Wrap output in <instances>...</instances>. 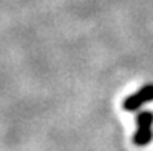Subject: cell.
I'll return each instance as SVG.
<instances>
[{
    "label": "cell",
    "instance_id": "6da1fadb",
    "mask_svg": "<svg viewBox=\"0 0 153 151\" xmlns=\"http://www.w3.org/2000/svg\"><path fill=\"white\" fill-rule=\"evenodd\" d=\"M136 133L133 134V142L138 147L149 145L153 139V113L141 111L136 114Z\"/></svg>",
    "mask_w": 153,
    "mask_h": 151
},
{
    "label": "cell",
    "instance_id": "7a4b0ae2",
    "mask_svg": "<svg viewBox=\"0 0 153 151\" xmlns=\"http://www.w3.org/2000/svg\"><path fill=\"white\" fill-rule=\"evenodd\" d=\"M153 102V83L142 86L141 90L133 93L124 100V110L125 111H138L144 103Z\"/></svg>",
    "mask_w": 153,
    "mask_h": 151
}]
</instances>
